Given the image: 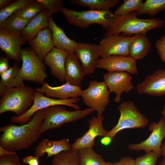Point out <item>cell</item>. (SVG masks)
Segmentation results:
<instances>
[{
    "label": "cell",
    "mask_w": 165,
    "mask_h": 165,
    "mask_svg": "<svg viewBox=\"0 0 165 165\" xmlns=\"http://www.w3.org/2000/svg\"><path fill=\"white\" fill-rule=\"evenodd\" d=\"M45 109L37 112L28 123L18 126L9 124L1 127L2 133L0 137V146L10 151L26 149L40 138Z\"/></svg>",
    "instance_id": "1"
},
{
    "label": "cell",
    "mask_w": 165,
    "mask_h": 165,
    "mask_svg": "<svg viewBox=\"0 0 165 165\" xmlns=\"http://www.w3.org/2000/svg\"><path fill=\"white\" fill-rule=\"evenodd\" d=\"M137 16L136 13H131L118 16L106 30L104 37L121 33L128 36L145 34L152 29L161 28L165 23L161 18L142 19L138 18Z\"/></svg>",
    "instance_id": "2"
},
{
    "label": "cell",
    "mask_w": 165,
    "mask_h": 165,
    "mask_svg": "<svg viewBox=\"0 0 165 165\" xmlns=\"http://www.w3.org/2000/svg\"><path fill=\"white\" fill-rule=\"evenodd\" d=\"M35 92L33 88L25 85L7 88L0 100V114L12 112L17 116L24 114L32 105Z\"/></svg>",
    "instance_id": "3"
},
{
    "label": "cell",
    "mask_w": 165,
    "mask_h": 165,
    "mask_svg": "<svg viewBox=\"0 0 165 165\" xmlns=\"http://www.w3.org/2000/svg\"><path fill=\"white\" fill-rule=\"evenodd\" d=\"M60 12L68 23L82 29H86L93 24H98L106 30L118 16L110 10L90 9L78 11L63 7Z\"/></svg>",
    "instance_id": "4"
},
{
    "label": "cell",
    "mask_w": 165,
    "mask_h": 165,
    "mask_svg": "<svg viewBox=\"0 0 165 165\" xmlns=\"http://www.w3.org/2000/svg\"><path fill=\"white\" fill-rule=\"evenodd\" d=\"M94 111V109L90 108L70 111L60 105L48 107L45 109V117L42 126L41 133H43L50 130L57 128L66 123L75 122Z\"/></svg>",
    "instance_id": "5"
},
{
    "label": "cell",
    "mask_w": 165,
    "mask_h": 165,
    "mask_svg": "<svg viewBox=\"0 0 165 165\" xmlns=\"http://www.w3.org/2000/svg\"><path fill=\"white\" fill-rule=\"evenodd\" d=\"M120 113L116 125L110 130L106 137L111 141L120 131L127 129L144 128L149 123L148 119L139 110L131 101H124L117 108Z\"/></svg>",
    "instance_id": "6"
},
{
    "label": "cell",
    "mask_w": 165,
    "mask_h": 165,
    "mask_svg": "<svg viewBox=\"0 0 165 165\" xmlns=\"http://www.w3.org/2000/svg\"><path fill=\"white\" fill-rule=\"evenodd\" d=\"M44 94L36 91L34 103L30 109L21 116H12L10 119L11 122L21 125L26 124L31 120L37 112L53 106L65 105L71 107L75 110H80V106L77 104L80 100L79 97L72 98L65 100L56 99L47 97Z\"/></svg>",
    "instance_id": "7"
},
{
    "label": "cell",
    "mask_w": 165,
    "mask_h": 165,
    "mask_svg": "<svg viewBox=\"0 0 165 165\" xmlns=\"http://www.w3.org/2000/svg\"><path fill=\"white\" fill-rule=\"evenodd\" d=\"M20 54L22 61L21 69L24 81H32L42 85L47 77L44 64L32 48L21 49Z\"/></svg>",
    "instance_id": "8"
},
{
    "label": "cell",
    "mask_w": 165,
    "mask_h": 165,
    "mask_svg": "<svg viewBox=\"0 0 165 165\" xmlns=\"http://www.w3.org/2000/svg\"><path fill=\"white\" fill-rule=\"evenodd\" d=\"M80 96L86 106L97 112V116L103 115L109 103L110 92L104 81L90 80L88 87L82 90Z\"/></svg>",
    "instance_id": "9"
},
{
    "label": "cell",
    "mask_w": 165,
    "mask_h": 165,
    "mask_svg": "<svg viewBox=\"0 0 165 165\" xmlns=\"http://www.w3.org/2000/svg\"><path fill=\"white\" fill-rule=\"evenodd\" d=\"M148 129L151 131L150 136L145 140L137 144H129L128 148L132 151L144 150L145 152L153 151L160 157L161 142L165 137V120L161 117L158 123L151 124Z\"/></svg>",
    "instance_id": "10"
},
{
    "label": "cell",
    "mask_w": 165,
    "mask_h": 165,
    "mask_svg": "<svg viewBox=\"0 0 165 165\" xmlns=\"http://www.w3.org/2000/svg\"><path fill=\"white\" fill-rule=\"evenodd\" d=\"M134 36L116 34L104 37L99 44L101 56L104 57L114 55L128 56L129 46Z\"/></svg>",
    "instance_id": "11"
},
{
    "label": "cell",
    "mask_w": 165,
    "mask_h": 165,
    "mask_svg": "<svg viewBox=\"0 0 165 165\" xmlns=\"http://www.w3.org/2000/svg\"><path fill=\"white\" fill-rule=\"evenodd\" d=\"M103 115L94 116L89 120V129L82 136L77 138L71 145L72 149L79 150L84 148H92L95 145V139L98 136L106 137L108 131L103 125Z\"/></svg>",
    "instance_id": "12"
},
{
    "label": "cell",
    "mask_w": 165,
    "mask_h": 165,
    "mask_svg": "<svg viewBox=\"0 0 165 165\" xmlns=\"http://www.w3.org/2000/svg\"><path fill=\"white\" fill-rule=\"evenodd\" d=\"M103 77L110 93L114 92L116 94L114 100L116 103L121 102V97L123 93H128L134 88L131 81L132 77L127 72H108L104 75Z\"/></svg>",
    "instance_id": "13"
},
{
    "label": "cell",
    "mask_w": 165,
    "mask_h": 165,
    "mask_svg": "<svg viewBox=\"0 0 165 165\" xmlns=\"http://www.w3.org/2000/svg\"><path fill=\"white\" fill-rule=\"evenodd\" d=\"M86 75L93 74L97 68L99 58L101 56L99 44L88 43H78L75 51Z\"/></svg>",
    "instance_id": "14"
},
{
    "label": "cell",
    "mask_w": 165,
    "mask_h": 165,
    "mask_svg": "<svg viewBox=\"0 0 165 165\" xmlns=\"http://www.w3.org/2000/svg\"><path fill=\"white\" fill-rule=\"evenodd\" d=\"M136 61L129 56L112 55L99 58L97 68L108 72H126L135 75L138 73Z\"/></svg>",
    "instance_id": "15"
},
{
    "label": "cell",
    "mask_w": 165,
    "mask_h": 165,
    "mask_svg": "<svg viewBox=\"0 0 165 165\" xmlns=\"http://www.w3.org/2000/svg\"><path fill=\"white\" fill-rule=\"evenodd\" d=\"M139 94L160 96L165 95V69L159 68L148 75L136 86Z\"/></svg>",
    "instance_id": "16"
},
{
    "label": "cell",
    "mask_w": 165,
    "mask_h": 165,
    "mask_svg": "<svg viewBox=\"0 0 165 165\" xmlns=\"http://www.w3.org/2000/svg\"><path fill=\"white\" fill-rule=\"evenodd\" d=\"M27 42L21 34H12L0 29V47L6 57L16 62L21 60V46Z\"/></svg>",
    "instance_id": "17"
},
{
    "label": "cell",
    "mask_w": 165,
    "mask_h": 165,
    "mask_svg": "<svg viewBox=\"0 0 165 165\" xmlns=\"http://www.w3.org/2000/svg\"><path fill=\"white\" fill-rule=\"evenodd\" d=\"M69 54L67 51L54 47L43 60L52 75L63 83L66 82L65 64Z\"/></svg>",
    "instance_id": "18"
},
{
    "label": "cell",
    "mask_w": 165,
    "mask_h": 165,
    "mask_svg": "<svg viewBox=\"0 0 165 165\" xmlns=\"http://www.w3.org/2000/svg\"><path fill=\"white\" fill-rule=\"evenodd\" d=\"M36 91L45 94L48 97L65 100L80 96L82 90L80 87L72 85L68 82L57 86H52L45 81L41 87L35 89Z\"/></svg>",
    "instance_id": "19"
},
{
    "label": "cell",
    "mask_w": 165,
    "mask_h": 165,
    "mask_svg": "<svg viewBox=\"0 0 165 165\" xmlns=\"http://www.w3.org/2000/svg\"><path fill=\"white\" fill-rule=\"evenodd\" d=\"M28 42L42 61L54 47L52 32L49 27L40 31L36 36Z\"/></svg>",
    "instance_id": "20"
},
{
    "label": "cell",
    "mask_w": 165,
    "mask_h": 165,
    "mask_svg": "<svg viewBox=\"0 0 165 165\" xmlns=\"http://www.w3.org/2000/svg\"><path fill=\"white\" fill-rule=\"evenodd\" d=\"M65 72L66 82L81 87L82 81L86 74L75 53H69L66 62Z\"/></svg>",
    "instance_id": "21"
},
{
    "label": "cell",
    "mask_w": 165,
    "mask_h": 165,
    "mask_svg": "<svg viewBox=\"0 0 165 165\" xmlns=\"http://www.w3.org/2000/svg\"><path fill=\"white\" fill-rule=\"evenodd\" d=\"M71 149V145L67 138L58 141H53L45 138L42 140L36 147L35 155L41 157L46 153L48 158L63 151Z\"/></svg>",
    "instance_id": "22"
},
{
    "label": "cell",
    "mask_w": 165,
    "mask_h": 165,
    "mask_svg": "<svg viewBox=\"0 0 165 165\" xmlns=\"http://www.w3.org/2000/svg\"><path fill=\"white\" fill-rule=\"evenodd\" d=\"M48 12L46 9L32 19L21 32L27 41H29L41 31L49 27Z\"/></svg>",
    "instance_id": "23"
},
{
    "label": "cell",
    "mask_w": 165,
    "mask_h": 165,
    "mask_svg": "<svg viewBox=\"0 0 165 165\" xmlns=\"http://www.w3.org/2000/svg\"><path fill=\"white\" fill-rule=\"evenodd\" d=\"M49 22L54 47L69 53H75L78 43L68 37L63 30L55 22L52 17H49Z\"/></svg>",
    "instance_id": "24"
},
{
    "label": "cell",
    "mask_w": 165,
    "mask_h": 165,
    "mask_svg": "<svg viewBox=\"0 0 165 165\" xmlns=\"http://www.w3.org/2000/svg\"><path fill=\"white\" fill-rule=\"evenodd\" d=\"M151 45L145 33L135 35L129 47V55L136 60L144 58L148 53Z\"/></svg>",
    "instance_id": "25"
},
{
    "label": "cell",
    "mask_w": 165,
    "mask_h": 165,
    "mask_svg": "<svg viewBox=\"0 0 165 165\" xmlns=\"http://www.w3.org/2000/svg\"><path fill=\"white\" fill-rule=\"evenodd\" d=\"M0 75V83L7 88L24 86L21 68L17 62Z\"/></svg>",
    "instance_id": "26"
},
{
    "label": "cell",
    "mask_w": 165,
    "mask_h": 165,
    "mask_svg": "<svg viewBox=\"0 0 165 165\" xmlns=\"http://www.w3.org/2000/svg\"><path fill=\"white\" fill-rule=\"evenodd\" d=\"M31 20H27L13 14L0 24V29L12 34H20Z\"/></svg>",
    "instance_id": "27"
},
{
    "label": "cell",
    "mask_w": 165,
    "mask_h": 165,
    "mask_svg": "<svg viewBox=\"0 0 165 165\" xmlns=\"http://www.w3.org/2000/svg\"><path fill=\"white\" fill-rule=\"evenodd\" d=\"M119 0H70L72 4L86 7L90 10L106 11L117 6Z\"/></svg>",
    "instance_id": "28"
},
{
    "label": "cell",
    "mask_w": 165,
    "mask_h": 165,
    "mask_svg": "<svg viewBox=\"0 0 165 165\" xmlns=\"http://www.w3.org/2000/svg\"><path fill=\"white\" fill-rule=\"evenodd\" d=\"M79 165H105L103 156L95 152L92 148L78 150Z\"/></svg>",
    "instance_id": "29"
},
{
    "label": "cell",
    "mask_w": 165,
    "mask_h": 165,
    "mask_svg": "<svg viewBox=\"0 0 165 165\" xmlns=\"http://www.w3.org/2000/svg\"><path fill=\"white\" fill-rule=\"evenodd\" d=\"M52 165H79L78 150L64 151L54 156Z\"/></svg>",
    "instance_id": "30"
},
{
    "label": "cell",
    "mask_w": 165,
    "mask_h": 165,
    "mask_svg": "<svg viewBox=\"0 0 165 165\" xmlns=\"http://www.w3.org/2000/svg\"><path fill=\"white\" fill-rule=\"evenodd\" d=\"M165 10V0H146L136 14H146L153 17L160 11Z\"/></svg>",
    "instance_id": "31"
},
{
    "label": "cell",
    "mask_w": 165,
    "mask_h": 165,
    "mask_svg": "<svg viewBox=\"0 0 165 165\" xmlns=\"http://www.w3.org/2000/svg\"><path fill=\"white\" fill-rule=\"evenodd\" d=\"M45 9V7L36 0H33L14 14L24 19L31 20Z\"/></svg>",
    "instance_id": "32"
},
{
    "label": "cell",
    "mask_w": 165,
    "mask_h": 165,
    "mask_svg": "<svg viewBox=\"0 0 165 165\" xmlns=\"http://www.w3.org/2000/svg\"><path fill=\"white\" fill-rule=\"evenodd\" d=\"M33 0H17L14 1L8 6L0 9V24L7 18L14 14Z\"/></svg>",
    "instance_id": "33"
},
{
    "label": "cell",
    "mask_w": 165,
    "mask_h": 165,
    "mask_svg": "<svg viewBox=\"0 0 165 165\" xmlns=\"http://www.w3.org/2000/svg\"><path fill=\"white\" fill-rule=\"evenodd\" d=\"M143 3L142 0H125L116 9L114 14L118 16L128 14L138 11Z\"/></svg>",
    "instance_id": "34"
},
{
    "label": "cell",
    "mask_w": 165,
    "mask_h": 165,
    "mask_svg": "<svg viewBox=\"0 0 165 165\" xmlns=\"http://www.w3.org/2000/svg\"><path fill=\"white\" fill-rule=\"evenodd\" d=\"M43 5L47 10L49 17L60 12L63 7L64 1L62 0H36Z\"/></svg>",
    "instance_id": "35"
},
{
    "label": "cell",
    "mask_w": 165,
    "mask_h": 165,
    "mask_svg": "<svg viewBox=\"0 0 165 165\" xmlns=\"http://www.w3.org/2000/svg\"><path fill=\"white\" fill-rule=\"evenodd\" d=\"M159 155L153 151L146 152V154L135 159L136 165H156Z\"/></svg>",
    "instance_id": "36"
},
{
    "label": "cell",
    "mask_w": 165,
    "mask_h": 165,
    "mask_svg": "<svg viewBox=\"0 0 165 165\" xmlns=\"http://www.w3.org/2000/svg\"><path fill=\"white\" fill-rule=\"evenodd\" d=\"M0 165H22L16 154L0 156Z\"/></svg>",
    "instance_id": "37"
},
{
    "label": "cell",
    "mask_w": 165,
    "mask_h": 165,
    "mask_svg": "<svg viewBox=\"0 0 165 165\" xmlns=\"http://www.w3.org/2000/svg\"><path fill=\"white\" fill-rule=\"evenodd\" d=\"M155 46L160 58L165 62V35L156 41Z\"/></svg>",
    "instance_id": "38"
},
{
    "label": "cell",
    "mask_w": 165,
    "mask_h": 165,
    "mask_svg": "<svg viewBox=\"0 0 165 165\" xmlns=\"http://www.w3.org/2000/svg\"><path fill=\"white\" fill-rule=\"evenodd\" d=\"M7 57L2 56L0 58V75H1L8 70L10 67L9 65V60Z\"/></svg>",
    "instance_id": "39"
},
{
    "label": "cell",
    "mask_w": 165,
    "mask_h": 165,
    "mask_svg": "<svg viewBox=\"0 0 165 165\" xmlns=\"http://www.w3.org/2000/svg\"><path fill=\"white\" fill-rule=\"evenodd\" d=\"M113 163L114 165H136L135 159L129 156L122 157L119 161Z\"/></svg>",
    "instance_id": "40"
},
{
    "label": "cell",
    "mask_w": 165,
    "mask_h": 165,
    "mask_svg": "<svg viewBox=\"0 0 165 165\" xmlns=\"http://www.w3.org/2000/svg\"><path fill=\"white\" fill-rule=\"evenodd\" d=\"M39 157L36 156H28L23 159V162L29 165H39Z\"/></svg>",
    "instance_id": "41"
},
{
    "label": "cell",
    "mask_w": 165,
    "mask_h": 165,
    "mask_svg": "<svg viewBox=\"0 0 165 165\" xmlns=\"http://www.w3.org/2000/svg\"><path fill=\"white\" fill-rule=\"evenodd\" d=\"M16 154V152L9 151L0 146V156Z\"/></svg>",
    "instance_id": "42"
},
{
    "label": "cell",
    "mask_w": 165,
    "mask_h": 165,
    "mask_svg": "<svg viewBox=\"0 0 165 165\" xmlns=\"http://www.w3.org/2000/svg\"><path fill=\"white\" fill-rule=\"evenodd\" d=\"M14 1L13 0H0V9L8 6Z\"/></svg>",
    "instance_id": "43"
},
{
    "label": "cell",
    "mask_w": 165,
    "mask_h": 165,
    "mask_svg": "<svg viewBox=\"0 0 165 165\" xmlns=\"http://www.w3.org/2000/svg\"><path fill=\"white\" fill-rule=\"evenodd\" d=\"M111 141L110 139L107 137H105L101 140V143L105 145H108Z\"/></svg>",
    "instance_id": "44"
},
{
    "label": "cell",
    "mask_w": 165,
    "mask_h": 165,
    "mask_svg": "<svg viewBox=\"0 0 165 165\" xmlns=\"http://www.w3.org/2000/svg\"><path fill=\"white\" fill-rule=\"evenodd\" d=\"M6 88L4 85L0 83V96L1 97L4 94Z\"/></svg>",
    "instance_id": "45"
},
{
    "label": "cell",
    "mask_w": 165,
    "mask_h": 165,
    "mask_svg": "<svg viewBox=\"0 0 165 165\" xmlns=\"http://www.w3.org/2000/svg\"><path fill=\"white\" fill-rule=\"evenodd\" d=\"M160 154L165 157V142L162 144L160 148Z\"/></svg>",
    "instance_id": "46"
},
{
    "label": "cell",
    "mask_w": 165,
    "mask_h": 165,
    "mask_svg": "<svg viewBox=\"0 0 165 165\" xmlns=\"http://www.w3.org/2000/svg\"><path fill=\"white\" fill-rule=\"evenodd\" d=\"M162 115L163 116V117L164 119L165 120V105H164L163 108V110L162 111Z\"/></svg>",
    "instance_id": "47"
},
{
    "label": "cell",
    "mask_w": 165,
    "mask_h": 165,
    "mask_svg": "<svg viewBox=\"0 0 165 165\" xmlns=\"http://www.w3.org/2000/svg\"><path fill=\"white\" fill-rule=\"evenodd\" d=\"M159 165H165V157H164L163 158Z\"/></svg>",
    "instance_id": "48"
},
{
    "label": "cell",
    "mask_w": 165,
    "mask_h": 165,
    "mask_svg": "<svg viewBox=\"0 0 165 165\" xmlns=\"http://www.w3.org/2000/svg\"><path fill=\"white\" fill-rule=\"evenodd\" d=\"M105 165H114L113 163H112L110 162H106Z\"/></svg>",
    "instance_id": "49"
}]
</instances>
